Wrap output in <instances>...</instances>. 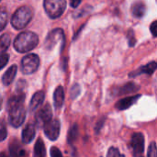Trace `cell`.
Masks as SVG:
<instances>
[{"instance_id": "cell-1", "label": "cell", "mask_w": 157, "mask_h": 157, "mask_svg": "<svg viewBox=\"0 0 157 157\" xmlns=\"http://www.w3.org/2000/svg\"><path fill=\"white\" fill-rule=\"evenodd\" d=\"M25 93L16 92L7 101L6 109L8 111V121L14 128L20 127L26 119V109L24 107Z\"/></svg>"}, {"instance_id": "cell-2", "label": "cell", "mask_w": 157, "mask_h": 157, "mask_svg": "<svg viewBox=\"0 0 157 157\" xmlns=\"http://www.w3.org/2000/svg\"><path fill=\"white\" fill-rule=\"evenodd\" d=\"M39 43V37L32 31H22L20 32L14 40V48L20 53L28 52Z\"/></svg>"}, {"instance_id": "cell-3", "label": "cell", "mask_w": 157, "mask_h": 157, "mask_svg": "<svg viewBox=\"0 0 157 157\" xmlns=\"http://www.w3.org/2000/svg\"><path fill=\"white\" fill-rule=\"evenodd\" d=\"M33 11L29 6H21L16 10L11 17V24L16 29H24L32 19Z\"/></svg>"}, {"instance_id": "cell-4", "label": "cell", "mask_w": 157, "mask_h": 157, "mask_svg": "<svg viewBox=\"0 0 157 157\" xmlns=\"http://www.w3.org/2000/svg\"><path fill=\"white\" fill-rule=\"evenodd\" d=\"M43 6L49 17L54 19V18L60 17L63 14L66 8V1L65 0H45L43 2Z\"/></svg>"}, {"instance_id": "cell-5", "label": "cell", "mask_w": 157, "mask_h": 157, "mask_svg": "<svg viewBox=\"0 0 157 157\" xmlns=\"http://www.w3.org/2000/svg\"><path fill=\"white\" fill-rule=\"evenodd\" d=\"M64 41H65V37H64L63 30L62 29L57 28L49 32V34L45 39L44 46L47 50L52 51L58 45V43H60V46L63 49Z\"/></svg>"}, {"instance_id": "cell-6", "label": "cell", "mask_w": 157, "mask_h": 157, "mask_svg": "<svg viewBox=\"0 0 157 157\" xmlns=\"http://www.w3.org/2000/svg\"><path fill=\"white\" fill-rule=\"evenodd\" d=\"M40 66V58L34 53H29L23 57L21 61V71L25 75L35 73Z\"/></svg>"}, {"instance_id": "cell-7", "label": "cell", "mask_w": 157, "mask_h": 157, "mask_svg": "<svg viewBox=\"0 0 157 157\" xmlns=\"http://www.w3.org/2000/svg\"><path fill=\"white\" fill-rule=\"evenodd\" d=\"M52 118V110L50 104H45L42 108H40L35 115L36 125L39 128L44 127Z\"/></svg>"}, {"instance_id": "cell-8", "label": "cell", "mask_w": 157, "mask_h": 157, "mask_svg": "<svg viewBox=\"0 0 157 157\" xmlns=\"http://www.w3.org/2000/svg\"><path fill=\"white\" fill-rule=\"evenodd\" d=\"M44 133L46 137L51 141H56L60 135L61 122L58 119H52L44 127Z\"/></svg>"}, {"instance_id": "cell-9", "label": "cell", "mask_w": 157, "mask_h": 157, "mask_svg": "<svg viewBox=\"0 0 157 157\" xmlns=\"http://www.w3.org/2000/svg\"><path fill=\"white\" fill-rule=\"evenodd\" d=\"M131 146L134 157H144V137L141 132H135L132 134Z\"/></svg>"}, {"instance_id": "cell-10", "label": "cell", "mask_w": 157, "mask_h": 157, "mask_svg": "<svg viewBox=\"0 0 157 157\" xmlns=\"http://www.w3.org/2000/svg\"><path fill=\"white\" fill-rule=\"evenodd\" d=\"M9 153L11 157H29L27 150L17 139H13L9 143Z\"/></svg>"}, {"instance_id": "cell-11", "label": "cell", "mask_w": 157, "mask_h": 157, "mask_svg": "<svg viewBox=\"0 0 157 157\" xmlns=\"http://www.w3.org/2000/svg\"><path fill=\"white\" fill-rule=\"evenodd\" d=\"M156 62H155V61H153V62L147 63L146 65L141 66V67H140L139 69H137L136 71L132 72V73L129 75V76H130L131 78H133V77H136V76L141 75H143V74H146V75H151L154 74V72L156 70Z\"/></svg>"}, {"instance_id": "cell-12", "label": "cell", "mask_w": 157, "mask_h": 157, "mask_svg": "<svg viewBox=\"0 0 157 157\" xmlns=\"http://www.w3.org/2000/svg\"><path fill=\"white\" fill-rule=\"evenodd\" d=\"M36 134V126L33 123H28L22 131L21 138L22 143L25 144H29L32 142Z\"/></svg>"}, {"instance_id": "cell-13", "label": "cell", "mask_w": 157, "mask_h": 157, "mask_svg": "<svg viewBox=\"0 0 157 157\" xmlns=\"http://www.w3.org/2000/svg\"><path fill=\"white\" fill-rule=\"evenodd\" d=\"M140 98H141V95H135V96H132V97L122 98L116 103L115 108L118 110H125V109L131 108L132 105H134Z\"/></svg>"}, {"instance_id": "cell-14", "label": "cell", "mask_w": 157, "mask_h": 157, "mask_svg": "<svg viewBox=\"0 0 157 157\" xmlns=\"http://www.w3.org/2000/svg\"><path fill=\"white\" fill-rule=\"evenodd\" d=\"M140 90V86L137 85L134 82H129L121 86H120L117 89V95L118 96H123V95H129L136 93Z\"/></svg>"}, {"instance_id": "cell-15", "label": "cell", "mask_w": 157, "mask_h": 157, "mask_svg": "<svg viewBox=\"0 0 157 157\" xmlns=\"http://www.w3.org/2000/svg\"><path fill=\"white\" fill-rule=\"evenodd\" d=\"M17 64H13L11 65L6 72L4 74V75L2 76V83L5 86H9L15 79L16 75H17Z\"/></svg>"}, {"instance_id": "cell-16", "label": "cell", "mask_w": 157, "mask_h": 157, "mask_svg": "<svg viewBox=\"0 0 157 157\" xmlns=\"http://www.w3.org/2000/svg\"><path fill=\"white\" fill-rule=\"evenodd\" d=\"M44 98H45V93H44V91H38V92H36L32 96V98L30 100V103H29V110L30 111L36 110L40 106H41V104L44 101Z\"/></svg>"}, {"instance_id": "cell-17", "label": "cell", "mask_w": 157, "mask_h": 157, "mask_svg": "<svg viewBox=\"0 0 157 157\" xmlns=\"http://www.w3.org/2000/svg\"><path fill=\"white\" fill-rule=\"evenodd\" d=\"M53 101L56 109H59L63 107L64 102V90L63 86H58L55 89L53 93Z\"/></svg>"}, {"instance_id": "cell-18", "label": "cell", "mask_w": 157, "mask_h": 157, "mask_svg": "<svg viewBox=\"0 0 157 157\" xmlns=\"http://www.w3.org/2000/svg\"><path fill=\"white\" fill-rule=\"evenodd\" d=\"M146 13V6L143 2H136L132 6V14L137 18L143 17Z\"/></svg>"}, {"instance_id": "cell-19", "label": "cell", "mask_w": 157, "mask_h": 157, "mask_svg": "<svg viewBox=\"0 0 157 157\" xmlns=\"http://www.w3.org/2000/svg\"><path fill=\"white\" fill-rule=\"evenodd\" d=\"M46 150L43 141L39 138L34 146V157H45Z\"/></svg>"}, {"instance_id": "cell-20", "label": "cell", "mask_w": 157, "mask_h": 157, "mask_svg": "<svg viewBox=\"0 0 157 157\" xmlns=\"http://www.w3.org/2000/svg\"><path fill=\"white\" fill-rule=\"evenodd\" d=\"M11 42V37L8 33H5L0 36V54L5 53V52L8 49Z\"/></svg>"}, {"instance_id": "cell-21", "label": "cell", "mask_w": 157, "mask_h": 157, "mask_svg": "<svg viewBox=\"0 0 157 157\" xmlns=\"http://www.w3.org/2000/svg\"><path fill=\"white\" fill-rule=\"evenodd\" d=\"M77 137H78V126L77 124H74L68 132V135H67L68 144H73L76 141Z\"/></svg>"}, {"instance_id": "cell-22", "label": "cell", "mask_w": 157, "mask_h": 157, "mask_svg": "<svg viewBox=\"0 0 157 157\" xmlns=\"http://www.w3.org/2000/svg\"><path fill=\"white\" fill-rule=\"evenodd\" d=\"M8 21V13L6 7L1 6L0 7V31H2Z\"/></svg>"}, {"instance_id": "cell-23", "label": "cell", "mask_w": 157, "mask_h": 157, "mask_svg": "<svg viewBox=\"0 0 157 157\" xmlns=\"http://www.w3.org/2000/svg\"><path fill=\"white\" fill-rule=\"evenodd\" d=\"M7 136V130H6V124L4 119H0V142H3L6 140Z\"/></svg>"}, {"instance_id": "cell-24", "label": "cell", "mask_w": 157, "mask_h": 157, "mask_svg": "<svg viewBox=\"0 0 157 157\" xmlns=\"http://www.w3.org/2000/svg\"><path fill=\"white\" fill-rule=\"evenodd\" d=\"M81 92V87L78 84H75L72 87H71V90H70V95H71V98L72 99H75L76 98L79 94Z\"/></svg>"}, {"instance_id": "cell-25", "label": "cell", "mask_w": 157, "mask_h": 157, "mask_svg": "<svg viewBox=\"0 0 157 157\" xmlns=\"http://www.w3.org/2000/svg\"><path fill=\"white\" fill-rule=\"evenodd\" d=\"M107 157H125L122 154H121V152L119 151V149H117L116 147H110L108 151V155Z\"/></svg>"}, {"instance_id": "cell-26", "label": "cell", "mask_w": 157, "mask_h": 157, "mask_svg": "<svg viewBox=\"0 0 157 157\" xmlns=\"http://www.w3.org/2000/svg\"><path fill=\"white\" fill-rule=\"evenodd\" d=\"M127 39H128V43L130 45V47H133L136 43V39H135V35H134V31L132 29H130L127 35Z\"/></svg>"}, {"instance_id": "cell-27", "label": "cell", "mask_w": 157, "mask_h": 157, "mask_svg": "<svg viewBox=\"0 0 157 157\" xmlns=\"http://www.w3.org/2000/svg\"><path fill=\"white\" fill-rule=\"evenodd\" d=\"M8 60H9V55L7 53H3V54H0V70H2L8 63Z\"/></svg>"}, {"instance_id": "cell-28", "label": "cell", "mask_w": 157, "mask_h": 157, "mask_svg": "<svg viewBox=\"0 0 157 157\" xmlns=\"http://www.w3.org/2000/svg\"><path fill=\"white\" fill-rule=\"evenodd\" d=\"M148 157H157V150H156V144L153 142L148 149Z\"/></svg>"}, {"instance_id": "cell-29", "label": "cell", "mask_w": 157, "mask_h": 157, "mask_svg": "<svg viewBox=\"0 0 157 157\" xmlns=\"http://www.w3.org/2000/svg\"><path fill=\"white\" fill-rule=\"evenodd\" d=\"M50 155H51V157H63V155H62L61 151L56 146H52L51 148Z\"/></svg>"}, {"instance_id": "cell-30", "label": "cell", "mask_w": 157, "mask_h": 157, "mask_svg": "<svg viewBox=\"0 0 157 157\" xmlns=\"http://www.w3.org/2000/svg\"><path fill=\"white\" fill-rule=\"evenodd\" d=\"M150 29H151V32L153 34V36L155 38L157 37V21H154L151 26H150Z\"/></svg>"}, {"instance_id": "cell-31", "label": "cell", "mask_w": 157, "mask_h": 157, "mask_svg": "<svg viewBox=\"0 0 157 157\" xmlns=\"http://www.w3.org/2000/svg\"><path fill=\"white\" fill-rule=\"evenodd\" d=\"M82 3V1L81 0H72V1H70V6H72V7H74V8H76V7H78V6L80 5Z\"/></svg>"}, {"instance_id": "cell-32", "label": "cell", "mask_w": 157, "mask_h": 157, "mask_svg": "<svg viewBox=\"0 0 157 157\" xmlns=\"http://www.w3.org/2000/svg\"><path fill=\"white\" fill-rule=\"evenodd\" d=\"M0 157H8L5 153H0Z\"/></svg>"}, {"instance_id": "cell-33", "label": "cell", "mask_w": 157, "mask_h": 157, "mask_svg": "<svg viewBox=\"0 0 157 157\" xmlns=\"http://www.w3.org/2000/svg\"><path fill=\"white\" fill-rule=\"evenodd\" d=\"M2 103H3V99H2V97L0 96V110H1V108H2Z\"/></svg>"}, {"instance_id": "cell-34", "label": "cell", "mask_w": 157, "mask_h": 157, "mask_svg": "<svg viewBox=\"0 0 157 157\" xmlns=\"http://www.w3.org/2000/svg\"><path fill=\"white\" fill-rule=\"evenodd\" d=\"M0 2H1V1H0Z\"/></svg>"}]
</instances>
